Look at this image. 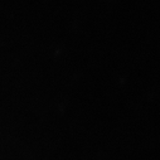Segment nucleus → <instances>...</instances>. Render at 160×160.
I'll return each mask as SVG.
<instances>
[]
</instances>
